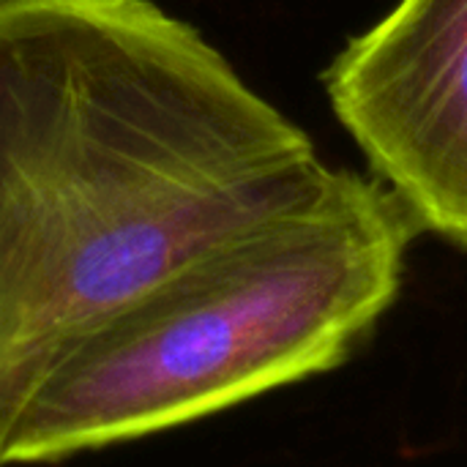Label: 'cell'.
<instances>
[{
  "label": "cell",
  "mask_w": 467,
  "mask_h": 467,
  "mask_svg": "<svg viewBox=\"0 0 467 467\" xmlns=\"http://www.w3.org/2000/svg\"><path fill=\"white\" fill-rule=\"evenodd\" d=\"M334 178L306 131L161 5L0 0V467L85 331Z\"/></svg>",
  "instance_id": "obj_1"
},
{
  "label": "cell",
  "mask_w": 467,
  "mask_h": 467,
  "mask_svg": "<svg viewBox=\"0 0 467 467\" xmlns=\"http://www.w3.org/2000/svg\"><path fill=\"white\" fill-rule=\"evenodd\" d=\"M405 208L337 170L309 205L244 233L85 331L25 402L3 467L186 427L339 367L394 304Z\"/></svg>",
  "instance_id": "obj_2"
},
{
  "label": "cell",
  "mask_w": 467,
  "mask_h": 467,
  "mask_svg": "<svg viewBox=\"0 0 467 467\" xmlns=\"http://www.w3.org/2000/svg\"><path fill=\"white\" fill-rule=\"evenodd\" d=\"M323 88L416 230L467 249V0H397L342 47Z\"/></svg>",
  "instance_id": "obj_3"
}]
</instances>
